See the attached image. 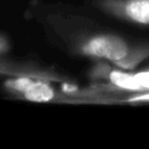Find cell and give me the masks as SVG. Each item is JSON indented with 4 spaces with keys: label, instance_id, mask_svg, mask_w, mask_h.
Returning a JSON list of instances; mask_svg holds the SVG:
<instances>
[{
    "label": "cell",
    "instance_id": "cell-1",
    "mask_svg": "<svg viewBox=\"0 0 149 149\" xmlns=\"http://www.w3.org/2000/svg\"><path fill=\"white\" fill-rule=\"evenodd\" d=\"M132 50V45L118 35H98L90 38L83 47L86 55L105 58L112 63L123 59Z\"/></svg>",
    "mask_w": 149,
    "mask_h": 149
},
{
    "label": "cell",
    "instance_id": "cell-2",
    "mask_svg": "<svg viewBox=\"0 0 149 149\" xmlns=\"http://www.w3.org/2000/svg\"><path fill=\"white\" fill-rule=\"evenodd\" d=\"M105 7L126 21L149 26V0H106Z\"/></svg>",
    "mask_w": 149,
    "mask_h": 149
},
{
    "label": "cell",
    "instance_id": "cell-3",
    "mask_svg": "<svg viewBox=\"0 0 149 149\" xmlns=\"http://www.w3.org/2000/svg\"><path fill=\"white\" fill-rule=\"evenodd\" d=\"M108 79L109 81L125 91H130V92H141L142 87L139 84L137 79L135 78L134 72H127V71H122V70H111L108 72Z\"/></svg>",
    "mask_w": 149,
    "mask_h": 149
},
{
    "label": "cell",
    "instance_id": "cell-4",
    "mask_svg": "<svg viewBox=\"0 0 149 149\" xmlns=\"http://www.w3.org/2000/svg\"><path fill=\"white\" fill-rule=\"evenodd\" d=\"M147 58H149V43H143L137 47H132L128 56L114 64L123 70H133Z\"/></svg>",
    "mask_w": 149,
    "mask_h": 149
},
{
    "label": "cell",
    "instance_id": "cell-5",
    "mask_svg": "<svg viewBox=\"0 0 149 149\" xmlns=\"http://www.w3.org/2000/svg\"><path fill=\"white\" fill-rule=\"evenodd\" d=\"M24 97L31 101H48L50 99H52L54 97V91L52 88L45 84V83H41V81H33L28 85V87L24 90L23 92Z\"/></svg>",
    "mask_w": 149,
    "mask_h": 149
},
{
    "label": "cell",
    "instance_id": "cell-6",
    "mask_svg": "<svg viewBox=\"0 0 149 149\" xmlns=\"http://www.w3.org/2000/svg\"><path fill=\"white\" fill-rule=\"evenodd\" d=\"M31 83L30 79H27V78H19V79H14V80H9L7 83V85L16 91H20V92H24V90L28 87V85Z\"/></svg>",
    "mask_w": 149,
    "mask_h": 149
},
{
    "label": "cell",
    "instance_id": "cell-7",
    "mask_svg": "<svg viewBox=\"0 0 149 149\" xmlns=\"http://www.w3.org/2000/svg\"><path fill=\"white\" fill-rule=\"evenodd\" d=\"M129 102H146L149 104V91H144V92H136L135 94L130 95L127 99Z\"/></svg>",
    "mask_w": 149,
    "mask_h": 149
}]
</instances>
